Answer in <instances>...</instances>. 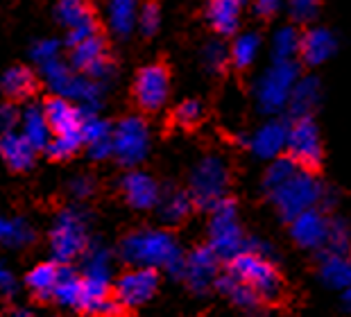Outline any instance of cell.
<instances>
[{"label":"cell","instance_id":"52a82bcc","mask_svg":"<svg viewBox=\"0 0 351 317\" xmlns=\"http://www.w3.org/2000/svg\"><path fill=\"white\" fill-rule=\"evenodd\" d=\"M152 132L141 116H127L116 127H111V145L114 158L125 168L143 163L150 154Z\"/></svg>","mask_w":351,"mask_h":317},{"label":"cell","instance_id":"f6af8a7d","mask_svg":"<svg viewBox=\"0 0 351 317\" xmlns=\"http://www.w3.org/2000/svg\"><path fill=\"white\" fill-rule=\"evenodd\" d=\"M16 290H19L16 277H14V272L0 261V297H14Z\"/></svg>","mask_w":351,"mask_h":317},{"label":"cell","instance_id":"d4e9b609","mask_svg":"<svg viewBox=\"0 0 351 317\" xmlns=\"http://www.w3.org/2000/svg\"><path fill=\"white\" fill-rule=\"evenodd\" d=\"M319 279L335 290H347L351 283V266L345 254L328 249L319 256Z\"/></svg>","mask_w":351,"mask_h":317},{"label":"cell","instance_id":"7402d4cb","mask_svg":"<svg viewBox=\"0 0 351 317\" xmlns=\"http://www.w3.org/2000/svg\"><path fill=\"white\" fill-rule=\"evenodd\" d=\"M319 100H322V84H319L317 78L313 75H306V78H297V82L290 89V95H288V104L293 116H311L313 111L317 109Z\"/></svg>","mask_w":351,"mask_h":317},{"label":"cell","instance_id":"3957f363","mask_svg":"<svg viewBox=\"0 0 351 317\" xmlns=\"http://www.w3.org/2000/svg\"><path fill=\"white\" fill-rule=\"evenodd\" d=\"M91 243L88 236V213L80 207L59 211L50 226V249L57 263H71L84 254Z\"/></svg>","mask_w":351,"mask_h":317},{"label":"cell","instance_id":"4dcf8cb0","mask_svg":"<svg viewBox=\"0 0 351 317\" xmlns=\"http://www.w3.org/2000/svg\"><path fill=\"white\" fill-rule=\"evenodd\" d=\"M136 0H109L107 3V23L116 36H130L136 27Z\"/></svg>","mask_w":351,"mask_h":317},{"label":"cell","instance_id":"30bf717a","mask_svg":"<svg viewBox=\"0 0 351 317\" xmlns=\"http://www.w3.org/2000/svg\"><path fill=\"white\" fill-rule=\"evenodd\" d=\"M159 290V272L154 268H138L123 272L114 283V299L123 308H138L147 304Z\"/></svg>","mask_w":351,"mask_h":317},{"label":"cell","instance_id":"60d3db41","mask_svg":"<svg viewBox=\"0 0 351 317\" xmlns=\"http://www.w3.org/2000/svg\"><path fill=\"white\" fill-rule=\"evenodd\" d=\"M204 118V104L199 100H184L175 109V120L182 127H195Z\"/></svg>","mask_w":351,"mask_h":317},{"label":"cell","instance_id":"7a4b0ae2","mask_svg":"<svg viewBox=\"0 0 351 317\" xmlns=\"http://www.w3.org/2000/svg\"><path fill=\"white\" fill-rule=\"evenodd\" d=\"M324 186L313 170L306 168H297L293 175H288L281 181L279 186H274L272 191H267L265 195L270 198L274 204L276 213H279L283 220H293L295 215H300L302 211L317 207L319 200H322Z\"/></svg>","mask_w":351,"mask_h":317},{"label":"cell","instance_id":"5bb4252c","mask_svg":"<svg viewBox=\"0 0 351 317\" xmlns=\"http://www.w3.org/2000/svg\"><path fill=\"white\" fill-rule=\"evenodd\" d=\"M218 263H220V259L215 256V252L208 245L193 249V252L184 259L182 279L193 292L204 294L213 288L215 279L220 274Z\"/></svg>","mask_w":351,"mask_h":317},{"label":"cell","instance_id":"7c38bea8","mask_svg":"<svg viewBox=\"0 0 351 317\" xmlns=\"http://www.w3.org/2000/svg\"><path fill=\"white\" fill-rule=\"evenodd\" d=\"M170 95V75L161 64H150L141 68L134 82V97L138 107L145 111H159L168 102Z\"/></svg>","mask_w":351,"mask_h":317},{"label":"cell","instance_id":"d6986e66","mask_svg":"<svg viewBox=\"0 0 351 317\" xmlns=\"http://www.w3.org/2000/svg\"><path fill=\"white\" fill-rule=\"evenodd\" d=\"M206 21L220 36H234L243 21V0H208Z\"/></svg>","mask_w":351,"mask_h":317},{"label":"cell","instance_id":"e0dca14e","mask_svg":"<svg viewBox=\"0 0 351 317\" xmlns=\"http://www.w3.org/2000/svg\"><path fill=\"white\" fill-rule=\"evenodd\" d=\"M286 134H288L286 120L272 118L265 125H261L250 139H245V143H247V148L258 158L270 161V158L283 154V150H286Z\"/></svg>","mask_w":351,"mask_h":317},{"label":"cell","instance_id":"7dc6e473","mask_svg":"<svg viewBox=\"0 0 351 317\" xmlns=\"http://www.w3.org/2000/svg\"><path fill=\"white\" fill-rule=\"evenodd\" d=\"M283 0H254V14L261 19H272L281 12Z\"/></svg>","mask_w":351,"mask_h":317},{"label":"cell","instance_id":"6da1fadb","mask_svg":"<svg viewBox=\"0 0 351 317\" xmlns=\"http://www.w3.org/2000/svg\"><path fill=\"white\" fill-rule=\"evenodd\" d=\"M121 256L130 266L166 270L173 279H182L184 252L173 233L166 229L132 231L121 243Z\"/></svg>","mask_w":351,"mask_h":317},{"label":"cell","instance_id":"8d00e7d4","mask_svg":"<svg viewBox=\"0 0 351 317\" xmlns=\"http://www.w3.org/2000/svg\"><path fill=\"white\" fill-rule=\"evenodd\" d=\"M80 134H82V143L88 145V143H93V141H100V139L111 136V125L104 118L98 116V111L82 113Z\"/></svg>","mask_w":351,"mask_h":317},{"label":"cell","instance_id":"9c48e42d","mask_svg":"<svg viewBox=\"0 0 351 317\" xmlns=\"http://www.w3.org/2000/svg\"><path fill=\"white\" fill-rule=\"evenodd\" d=\"M288 156L306 170H317L322 165L324 148L322 136H319L317 123L313 116H297L293 123H288L286 134V150Z\"/></svg>","mask_w":351,"mask_h":317},{"label":"cell","instance_id":"277c9868","mask_svg":"<svg viewBox=\"0 0 351 317\" xmlns=\"http://www.w3.org/2000/svg\"><path fill=\"white\" fill-rule=\"evenodd\" d=\"M208 220V247L213 249L220 261H231L236 254H241L247 247V238L238 220V207L227 195L220 198L211 209Z\"/></svg>","mask_w":351,"mask_h":317},{"label":"cell","instance_id":"5b68a950","mask_svg":"<svg viewBox=\"0 0 351 317\" xmlns=\"http://www.w3.org/2000/svg\"><path fill=\"white\" fill-rule=\"evenodd\" d=\"M229 274L236 277L238 281L250 285L261 297V301H274L279 299L283 290L281 277L276 272L274 263L263 254H256L252 249H243L229 261Z\"/></svg>","mask_w":351,"mask_h":317},{"label":"cell","instance_id":"8992f818","mask_svg":"<svg viewBox=\"0 0 351 317\" xmlns=\"http://www.w3.org/2000/svg\"><path fill=\"white\" fill-rule=\"evenodd\" d=\"M297 78H300V66L295 59L274 62L254 84V97L258 102V109L265 113H279L286 109L290 89Z\"/></svg>","mask_w":351,"mask_h":317},{"label":"cell","instance_id":"484cf974","mask_svg":"<svg viewBox=\"0 0 351 317\" xmlns=\"http://www.w3.org/2000/svg\"><path fill=\"white\" fill-rule=\"evenodd\" d=\"M36 240L34 226L21 215H0V247L25 249Z\"/></svg>","mask_w":351,"mask_h":317},{"label":"cell","instance_id":"b9f144b4","mask_svg":"<svg viewBox=\"0 0 351 317\" xmlns=\"http://www.w3.org/2000/svg\"><path fill=\"white\" fill-rule=\"evenodd\" d=\"M59 52H62V43L57 39H41L32 45V52H29V55H32V62L36 66H41L46 62H52V59H57Z\"/></svg>","mask_w":351,"mask_h":317},{"label":"cell","instance_id":"2e32d148","mask_svg":"<svg viewBox=\"0 0 351 317\" xmlns=\"http://www.w3.org/2000/svg\"><path fill=\"white\" fill-rule=\"evenodd\" d=\"M123 188V198L136 211H150L156 207L161 195V186L156 184V179L152 175H147L143 170H130L121 179Z\"/></svg>","mask_w":351,"mask_h":317},{"label":"cell","instance_id":"f1b7e54d","mask_svg":"<svg viewBox=\"0 0 351 317\" xmlns=\"http://www.w3.org/2000/svg\"><path fill=\"white\" fill-rule=\"evenodd\" d=\"M0 89L14 102L29 100L36 91V75L27 66H12L10 71L3 73Z\"/></svg>","mask_w":351,"mask_h":317},{"label":"cell","instance_id":"1f68e13d","mask_svg":"<svg viewBox=\"0 0 351 317\" xmlns=\"http://www.w3.org/2000/svg\"><path fill=\"white\" fill-rule=\"evenodd\" d=\"M57 274H59L57 261L39 263V266H34L29 270L25 277V285H27V290L32 292V297L48 301L52 297V288H55V283H57Z\"/></svg>","mask_w":351,"mask_h":317},{"label":"cell","instance_id":"44dd1931","mask_svg":"<svg viewBox=\"0 0 351 317\" xmlns=\"http://www.w3.org/2000/svg\"><path fill=\"white\" fill-rule=\"evenodd\" d=\"M46 111L48 125L52 134H69V132H80L82 123V111L77 104H73L69 97L55 95L43 104Z\"/></svg>","mask_w":351,"mask_h":317},{"label":"cell","instance_id":"e575fe53","mask_svg":"<svg viewBox=\"0 0 351 317\" xmlns=\"http://www.w3.org/2000/svg\"><path fill=\"white\" fill-rule=\"evenodd\" d=\"M82 145H84V143H82V134L80 132L52 134L48 145H46V154L50 158H55V161H66V158L75 156Z\"/></svg>","mask_w":351,"mask_h":317},{"label":"cell","instance_id":"ffe728a7","mask_svg":"<svg viewBox=\"0 0 351 317\" xmlns=\"http://www.w3.org/2000/svg\"><path fill=\"white\" fill-rule=\"evenodd\" d=\"M0 156H3V161L12 170L25 172L36 161V150L25 141L23 134L12 130V132H3V136H0Z\"/></svg>","mask_w":351,"mask_h":317},{"label":"cell","instance_id":"ee69618b","mask_svg":"<svg viewBox=\"0 0 351 317\" xmlns=\"http://www.w3.org/2000/svg\"><path fill=\"white\" fill-rule=\"evenodd\" d=\"M88 156L93 158V161H107V158L114 156V145H111V136L107 139H100V141H93L88 143Z\"/></svg>","mask_w":351,"mask_h":317},{"label":"cell","instance_id":"83f0119b","mask_svg":"<svg viewBox=\"0 0 351 317\" xmlns=\"http://www.w3.org/2000/svg\"><path fill=\"white\" fill-rule=\"evenodd\" d=\"M215 290H220L225 297L234 304L236 308H241L245 313H254L261 304V297L256 292H254L250 285H245L243 281H238L236 277H231L229 272L227 274H218L213 283Z\"/></svg>","mask_w":351,"mask_h":317},{"label":"cell","instance_id":"ab89813d","mask_svg":"<svg viewBox=\"0 0 351 317\" xmlns=\"http://www.w3.org/2000/svg\"><path fill=\"white\" fill-rule=\"evenodd\" d=\"M288 14L295 23H313L319 14V0H288Z\"/></svg>","mask_w":351,"mask_h":317},{"label":"cell","instance_id":"74e56055","mask_svg":"<svg viewBox=\"0 0 351 317\" xmlns=\"http://www.w3.org/2000/svg\"><path fill=\"white\" fill-rule=\"evenodd\" d=\"M136 27L143 32V36H152L161 27V7L154 0H147L136 12Z\"/></svg>","mask_w":351,"mask_h":317},{"label":"cell","instance_id":"bcb514c9","mask_svg":"<svg viewBox=\"0 0 351 317\" xmlns=\"http://www.w3.org/2000/svg\"><path fill=\"white\" fill-rule=\"evenodd\" d=\"M19 125V109L12 102L0 104V132H12Z\"/></svg>","mask_w":351,"mask_h":317},{"label":"cell","instance_id":"d6a6232c","mask_svg":"<svg viewBox=\"0 0 351 317\" xmlns=\"http://www.w3.org/2000/svg\"><path fill=\"white\" fill-rule=\"evenodd\" d=\"M261 45H263V43H261V34L258 32L238 34L234 39V43H231V48H229V62L234 64L236 68H241V71H245V68H250L258 59Z\"/></svg>","mask_w":351,"mask_h":317},{"label":"cell","instance_id":"8fae6325","mask_svg":"<svg viewBox=\"0 0 351 317\" xmlns=\"http://www.w3.org/2000/svg\"><path fill=\"white\" fill-rule=\"evenodd\" d=\"M71 66L77 73H84L91 80L102 82V84H107L114 78V64L107 55V43L98 32L71 45Z\"/></svg>","mask_w":351,"mask_h":317},{"label":"cell","instance_id":"9a60e30c","mask_svg":"<svg viewBox=\"0 0 351 317\" xmlns=\"http://www.w3.org/2000/svg\"><path fill=\"white\" fill-rule=\"evenodd\" d=\"M290 236L302 249L319 252L326 245L328 236V218L317 207L302 211L290 220Z\"/></svg>","mask_w":351,"mask_h":317},{"label":"cell","instance_id":"f35d334b","mask_svg":"<svg viewBox=\"0 0 351 317\" xmlns=\"http://www.w3.org/2000/svg\"><path fill=\"white\" fill-rule=\"evenodd\" d=\"M326 245H328V249H333V252H340V254L349 252V224L342 220V218L328 220Z\"/></svg>","mask_w":351,"mask_h":317},{"label":"cell","instance_id":"7bdbcfd3","mask_svg":"<svg viewBox=\"0 0 351 317\" xmlns=\"http://www.w3.org/2000/svg\"><path fill=\"white\" fill-rule=\"evenodd\" d=\"M69 191L75 200H86L95 193V177L91 175H77L69 181Z\"/></svg>","mask_w":351,"mask_h":317},{"label":"cell","instance_id":"ac0fdd59","mask_svg":"<svg viewBox=\"0 0 351 317\" xmlns=\"http://www.w3.org/2000/svg\"><path fill=\"white\" fill-rule=\"evenodd\" d=\"M338 52V39L328 27H311L300 39V55L304 64L322 66Z\"/></svg>","mask_w":351,"mask_h":317},{"label":"cell","instance_id":"f546056e","mask_svg":"<svg viewBox=\"0 0 351 317\" xmlns=\"http://www.w3.org/2000/svg\"><path fill=\"white\" fill-rule=\"evenodd\" d=\"M52 301H57L64 308H80L82 301V277L75 270L69 268V263H59L57 283L52 288Z\"/></svg>","mask_w":351,"mask_h":317},{"label":"cell","instance_id":"603a6c76","mask_svg":"<svg viewBox=\"0 0 351 317\" xmlns=\"http://www.w3.org/2000/svg\"><path fill=\"white\" fill-rule=\"evenodd\" d=\"M19 123H21V134L25 136V141L32 145L36 152L46 150L50 141V125L46 118V111L39 104H27V107L19 113Z\"/></svg>","mask_w":351,"mask_h":317},{"label":"cell","instance_id":"d590c367","mask_svg":"<svg viewBox=\"0 0 351 317\" xmlns=\"http://www.w3.org/2000/svg\"><path fill=\"white\" fill-rule=\"evenodd\" d=\"M199 64L208 75H220L229 64V48L218 39L204 43L199 52Z\"/></svg>","mask_w":351,"mask_h":317},{"label":"cell","instance_id":"4316f807","mask_svg":"<svg viewBox=\"0 0 351 317\" xmlns=\"http://www.w3.org/2000/svg\"><path fill=\"white\" fill-rule=\"evenodd\" d=\"M82 272L84 279L93 281H107L111 283V272H114V256L104 245L88 243V247L82 254Z\"/></svg>","mask_w":351,"mask_h":317},{"label":"cell","instance_id":"4fadbf2b","mask_svg":"<svg viewBox=\"0 0 351 317\" xmlns=\"http://www.w3.org/2000/svg\"><path fill=\"white\" fill-rule=\"evenodd\" d=\"M55 14L59 23L69 30V39H66L69 45H75L98 32V19H95V12L88 0H59Z\"/></svg>","mask_w":351,"mask_h":317},{"label":"cell","instance_id":"cb8c5ba5","mask_svg":"<svg viewBox=\"0 0 351 317\" xmlns=\"http://www.w3.org/2000/svg\"><path fill=\"white\" fill-rule=\"evenodd\" d=\"M156 213L166 224L175 226L182 224L186 218L191 215L193 211V200L186 191H179V188H166L159 195V202H156Z\"/></svg>","mask_w":351,"mask_h":317},{"label":"cell","instance_id":"ba28073f","mask_svg":"<svg viewBox=\"0 0 351 317\" xmlns=\"http://www.w3.org/2000/svg\"><path fill=\"white\" fill-rule=\"evenodd\" d=\"M229 186V168L225 158L218 154H208L195 163L191 172V188L189 195L193 204L202 209H211L215 202L227 195Z\"/></svg>","mask_w":351,"mask_h":317},{"label":"cell","instance_id":"836d02e7","mask_svg":"<svg viewBox=\"0 0 351 317\" xmlns=\"http://www.w3.org/2000/svg\"><path fill=\"white\" fill-rule=\"evenodd\" d=\"M300 39L302 34L293 25H283L272 36V59L274 62H288L300 55Z\"/></svg>","mask_w":351,"mask_h":317}]
</instances>
